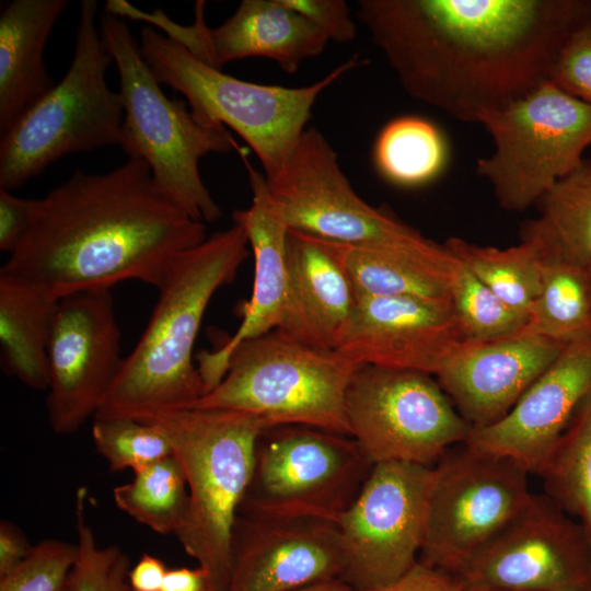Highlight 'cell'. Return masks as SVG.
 I'll return each mask as SVG.
<instances>
[{"label": "cell", "mask_w": 591, "mask_h": 591, "mask_svg": "<svg viewBox=\"0 0 591 591\" xmlns=\"http://www.w3.org/2000/svg\"><path fill=\"white\" fill-rule=\"evenodd\" d=\"M566 346L525 328L495 340H463L437 381L472 428L488 426L513 407Z\"/></svg>", "instance_id": "20"}, {"label": "cell", "mask_w": 591, "mask_h": 591, "mask_svg": "<svg viewBox=\"0 0 591 591\" xmlns=\"http://www.w3.org/2000/svg\"><path fill=\"white\" fill-rule=\"evenodd\" d=\"M328 38L282 0H243L224 23L209 31L208 65L264 57L288 73L318 56Z\"/></svg>", "instance_id": "24"}, {"label": "cell", "mask_w": 591, "mask_h": 591, "mask_svg": "<svg viewBox=\"0 0 591 591\" xmlns=\"http://www.w3.org/2000/svg\"><path fill=\"white\" fill-rule=\"evenodd\" d=\"M443 244L496 296L529 318L545 255L536 236L523 233L520 244L507 248L479 246L454 236Z\"/></svg>", "instance_id": "28"}, {"label": "cell", "mask_w": 591, "mask_h": 591, "mask_svg": "<svg viewBox=\"0 0 591 591\" xmlns=\"http://www.w3.org/2000/svg\"><path fill=\"white\" fill-rule=\"evenodd\" d=\"M317 27L328 40L350 43L357 34L356 24L343 0H282Z\"/></svg>", "instance_id": "39"}, {"label": "cell", "mask_w": 591, "mask_h": 591, "mask_svg": "<svg viewBox=\"0 0 591 591\" xmlns=\"http://www.w3.org/2000/svg\"><path fill=\"white\" fill-rule=\"evenodd\" d=\"M466 588V587H465ZM466 591H494V590H485V589H475V588H466Z\"/></svg>", "instance_id": "47"}, {"label": "cell", "mask_w": 591, "mask_h": 591, "mask_svg": "<svg viewBox=\"0 0 591 591\" xmlns=\"http://www.w3.org/2000/svg\"><path fill=\"white\" fill-rule=\"evenodd\" d=\"M297 591H355L351 587L341 580H334L325 583H320Z\"/></svg>", "instance_id": "45"}, {"label": "cell", "mask_w": 591, "mask_h": 591, "mask_svg": "<svg viewBox=\"0 0 591 591\" xmlns=\"http://www.w3.org/2000/svg\"><path fill=\"white\" fill-rule=\"evenodd\" d=\"M332 243L357 296L410 298L451 306L459 259L444 244L425 236L375 245Z\"/></svg>", "instance_id": "23"}, {"label": "cell", "mask_w": 591, "mask_h": 591, "mask_svg": "<svg viewBox=\"0 0 591 591\" xmlns=\"http://www.w3.org/2000/svg\"><path fill=\"white\" fill-rule=\"evenodd\" d=\"M40 198H23L0 189V250L12 254L37 217Z\"/></svg>", "instance_id": "40"}, {"label": "cell", "mask_w": 591, "mask_h": 591, "mask_svg": "<svg viewBox=\"0 0 591 591\" xmlns=\"http://www.w3.org/2000/svg\"><path fill=\"white\" fill-rule=\"evenodd\" d=\"M452 575L475 589L591 591V548L577 520L547 495L533 494Z\"/></svg>", "instance_id": "15"}, {"label": "cell", "mask_w": 591, "mask_h": 591, "mask_svg": "<svg viewBox=\"0 0 591 591\" xmlns=\"http://www.w3.org/2000/svg\"><path fill=\"white\" fill-rule=\"evenodd\" d=\"M24 533L12 522L2 520L0 523V576L16 566L30 552Z\"/></svg>", "instance_id": "42"}, {"label": "cell", "mask_w": 591, "mask_h": 591, "mask_svg": "<svg viewBox=\"0 0 591 591\" xmlns=\"http://www.w3.org/2000/svg\"><path fill=\"white\" fill-rule=\"evenodd\" d=\"M246 167L252 204L247 209L234 210L232 220L244 229L253 252V291L240 309L241 323L236 331L213 350H202L195 357L205 394L223 379L229 357L239 344L279 328L287 304L289 229L266 197L264 174L248 163Z\"/></svg>", "instance_id": "21"}, {"label": "cell", "mask_w": 591, "mask_h": 591, "mask_svg": "<svg viewBox=\"0 0 591 591\" xmlns=\"http://www.w3.org/2000/svg\"><path fill=\"white\" fill-rule=\"evenodd\" d=\"M123 512L159 534H174L184 524L189 497L182 465L172 454L138 472L113 490Z\"/></svg>", "instance_id": "32"}, {"label": "cell", "mask_w": 591, "mask_h": 591, "mask_svg": "<svg viewBox=\"0 0 591 591\" xmlns=\"http://www.w3.org/2000/svg\"><path fill=\"white\" fill-rule=\"evenodd\" d=\"M58 301L0 273V361L3 372L38 391L48 389L47 343Z\"/></svg>", "instance_id": "26"}, {"label": "cell", "mask_w": 591, "mask_h": 591, "mask_svg": "<svg viewBox=\"0 0 591 591\" xmlns=\"http://www.w3.org/2000/svg\"><path fill=\"white\" fill-rule=\"evenodd\" d=\"M451 308L465 340L488 341L523 331L528 316L485 286L462 262L452 283Z\"/></svg>", "instance_id": "33"}, {"label": "cell", "mask_w": 591, "mask_h": 591, "mask_svg": "<svg viewBox=\"0 0 591 591\" xmlns=\"http://www.w3.org/2000/svg\"><path fill=\"white\" fill-rule=\"evenodd\" d=\"M92 439L111 472H138L173 454L166 438L153 426L127 418L94 419Z\"/></svg>", "instance_id": "35"}, {"label": "cell", "mask_w": 591, "mask_h": 591, "mask_svg": "<svg viewBox=\"0 0 591 591\" xmlns=\"http://www.w3.org/2000/svg\"><path fill=\"white\" fill-rule=\"evenodd\" d=\"M161 591H215L209 572L197 565L195 568L167 569Z\"/></svg>", "instance_id": "44"}, {"label": "cell", "mask_w": 591, "mask_h": 591, "mask_svg": "<svg viewBox=\"0 0 591 591\" xmlns=\"http://www.w3.org/2000/svg\"><path fill=\"white\" fill-rule=\"evenodd\" d=\"M373 465L350 436L301 425L266 428L237 513L336 522Z\"/></svg>", "instance_id": "10"}, {"label": "cell", "mask_w": 591, "mask_h": 591, "mask_svg": "<svg viewBox=\"0 0 591 591\" xmlns=\"http://www.w3.org/2000/svg\"><path fill=\"white\" fill-rule=\"evenodd\" d=\"M449 147L442 131L419 116L390 120L378 135L373 162L390 183L418 187L436 179L445 169Z\"/></svg>", "instance_id": "30"}, {"label": "cell", "mask_w": 591, "mask_h": 591, "mask_svg": "<svg viewBox=\"0 0 591 591\" xmlns=\"http://www.w3.org/2000/svg\"><path fill=\"white\" fill-rule=\"evenodd\" d=\"M586 268H587L589 283H590V290H591V263Z\"/></svg>", "instance_id": "46"}, {"label": "cell", "mask_w": 591, "mask_h": 591, "mask_svg": "<svg viewBox=\"0 0 591 591\" xmlns=\"http://www.w3.org/2000/svg\"><path fill=\"white\" fill-rule=\"evenodd\" d=\"M78 554L69 576L70 591H130L129 556L117 545L100 547L85 518L86 489L76 496Z\"/></svg>", "instance_id": "34"}, {"label": "cell", "mask_w": 591, "mask_h": 591, "mask_svg": "<svg viewBox=\"0 0 591 591\" xmlns=\"http://www.w3.org/2000/svg\"><path fill=\"white\" fill-rule=\"evenodd\" d=\"M247 245L244 229L233 223L177 256L157 288L158 301L142 335L94 419L139 421L188 408L205 394L195 341L209 302L233 281L248 256Z\"/></svg>", "instance_id": "3"}, {"label": "cell", "mask_w": 591, "mask_h": 591, "mask_svg": "<svg viewBox=\"0 0 591 591\" xmlns=\"http://www.w3.org/2000/svg\"><path fill=\"white\" fill-rule=\"evenodd\" d=\"M363 591H466V588L454 575L418 560L393 583Z\"/></svg>", "instance_id": "41"}, {"label": "cell", "mask_w": 591, "mask_h": 591, "mask_svg": "<svg viewBox=\"0 0 591 591\" xmlns=\"http://www.w3.org/2000/svg\"><path fill=\"white\" fill-rule=\"evenodd\" d=\"M67 0H13L0 14V132L54 85L44 49Z\"/></svg>", "instance_id": "25"}, {"label": "cell", "mask_w": 591, "mask_h": 591, "mask_svg": "<svg viewBox=\"0 0 591 591\" xmlns=\"http://www.w3.org/2000/svg\"><path fill=\"white\" fill-rule=\"evenodd\" d=\"M343 572L335 522L237 513L227 591H297L341 580Z\"/></svg>", "instance_id": "17"}, {"label": "cell", "mask_w": 591, "mask_h": 591, "mask_svg": "<svg viewBox=\"0 0 591 591\" xmlns=\"http://www.w3.org/2000/svg\"><path fill=\"white\" fill-rule=\"evenodd\" d=\"M530 473L517 462L467 447L432 466L419 560L452 573L530 500Z\"/></svg>", "instance_id": "12"}, {"label": "cell", "mask_w": 591, "mask_h": 591, "mask_svg": "<svg viewBox=\"0 0 591 591\" xmlns=\"http://www.w3.org/2000/svg\"><path fill=\"white\" fill-rule=\"evenodd\" d=\"M96 15L97 2L83 0L69 69L1 135L0 189H18L67 154L120 147L124 107L106 82L113 59Z\"/></svg>", "instance_id": "6"}, {"label": "cell", "mask_w": 591, "mask_h": 591, "mask_svg": "<svg viewBox=\"0 0 591 591\" xmlns=\"http://www.w3.org/2000/svg\"><path fill=\"white\" fill-rule=\"evenodd\" d=\"M494 142L476 171L500 207L524 211L582 163L591 147V104L546 82L507 107L483 114Z\"/></svg>", "instance_id": "9"}, {"label": "cell", "mask_w": 591, "mask_h": 591, "mask_svg": "<svg viewBox=\"0 0 591 591\" xmlns=\"http://www.w3.org/2000/svg\"><path fill=\"white\" fill-rule=\"evenodd\" d=\"M77 554V544L57 538L40 541L0 576V591H70L69 576Z\"/></svg>", "instance_id": "36"}, {"label": "cell", "mask_w": 591, "mask_h": 591, "mask_svg": "<svg viewBox=\"0 0 591 591\" xmlns=\"http://www.w3.org/2000/svg\"><path fill=\"white\" fill-rule=\"evenodd\" d=\"M357 16L412 97L478 123L546 82L588 0H360Z\"/></svg>", "instance_id": "1"}, {"label": "cell", "mask_w": 591, "mask_h": 591, "mask_svg": "<svg viewBox=\"0 0 591 591\" xmlns=\"http://www.w3.org/2000/svg\"><path fill=\"white\" fill-rule=\"evenodd\" d=\"M349 436L373 463L432 467L471 426L431 374L362 364L346 395Z\"/></svg>", "instance_id": "11"}, {"label": "cell", "mask_w": 591, "mask_h": 591, "mask_svg": "<svg viewBox=\"0 0 591 591\" xmlns=\"http://www.w3.org/2000/svg\"><path fill=\"white\" fill-rule=\"evenodd\" d=\"M157 186L146 162L102 174L77 170L40 198L37 217L0 273L58 301L124 280L158 288L173 262L207 239Z\"/></svg>", "instance_id": "2"}, {"label": "cell", "mask_w": 591, "mask_h": 591, "mask_svg": "<svg viewBox=\"0 0 591 591\" xmlns=\"http://www.w3.org/2000/svg\"><path fill=\"white\" fill-rule=\"evenodd\" d=\"M264 190L289 230L355 245L413 242L424 236L382 208L366 202L345 176L337 153L315 127L304 130Z\"/></svg>", "instance_id": "14"}, {"label": "cell", "mask_w": 591, "mask_h": 591, "mask_svg": "<svg viewBox=\"0 0 591 591\" xmlns=\"http://www.w3.org/2000/svg\"><path fill=\"white\" fill-rule=\"evenodd\" d=\"M287 262V304L277 329L306 345L336 350L357 293L332 241L289 230Z\"/></svg>", "instance_id": "22"}, {"label": "cell", "mask_w": 591, "mask_h": 591, "mask_svg": "<svg viewBox=\"0 0 591 591\" xmlns=\"http://www.w3.org/2000/svg\"><path fill=\"white\" fill-rule=\"evenodd\" d=\"M590 395L591 339H586L568 344L502 418L471 428L465 444L537 474Z\"/></svg>", "instance_id": "18"}, {"label": "cell", "mask_w": 591, "mask_h": 591, "mask_svg": "<svg viewBox=\"0 0 591 591\" xmlns=\"http://www.w3.org/2000/svg\"><path fill=\"white\" fill-rule=\"evenodd\" d=\"M463 340L449 305L357 296L336 350L361 364L437 375Z\"/></svg>", "instance_id": "19"}, {"label": "cell", "mask_w": 591, "mask_h": 591, "mask_svg": "<svg viewBox=\"0 0 591 591\" xmlns=\"http://www.w3.org/2000/svg\"><path fill=\"white\" fill-rule=\"evenodd\" d=\"M105 12L124 20H140L153 24L167 38L186 48L197 59L208 65L209 31L205 21V1L195 3V20L192 25H182L172 21L162 10L143 12L124 0H108Z\"/></svg>", "instance_id": "37"}, {"label": "cell", "mask_w": 591, "mask_h": 591, "mask_svg": "<svg viewBox=\"0 0 591 591\" xmlns=\"http://www.w3.org/2000/svg\"><path fill=\"white\" fill-rule=\"evenodd\" d=\"M99 26L119 77L120 147L128 159L147 163L158 188L189 217L204 223L218 220L221 210L201 178L199 162L211 152L231 151L233 139L223 126L201 123L182 101L164 94L126 20L104 12Z\"/></svg>", "instance_id": "5"}, {"label": "cell", "mask_w": 591, "mask_h": 591, "mask_svg": "<svg viewBox=\"0 0 591 591\" xmlns=\"http://www.w3.org/2000/svg\"><path fill=\"white\" fill-rule=\"evenodd\" d=\"M537 475L545 495L582 525L591 548V395Z\"/></svg>", "instance_id": "31"}, {"label": "cell", "mask_w": 591, "mask_h": 591, "mask_svg": "<svg viewBox=\"0 0 591 591\" xmlns=\"http://www.w3.org/2000/svg\"><path fill=\"white\" fill-rule=\"evenodd\" d=\"M549 82L591 104V18L575 28L561 46Z\"/></svg>", "instance_id": "38"}, {"label": "cell", "mask_w": 591, "mask_h": 591, "mask_svg": "<svg viewBox=\"0 0 591 591\" xmlns=\"http://www.w3.org/2000/svg\"><path fill=\"white\" fill-rule=\"evenodd\" d=\"M362 364L280 329L239 344L220 383L190 407L252 414L269 427L301 425L349 436L346 395Z\"/></svg>", "instance_id": "8"}, {"label": "cell", "mask_w": 591, "mask_h": 591, "mask_svg": "<svg viewBox=\"0 0 591 591\" xmlns=\"http://www.w3.org/2000/svg\"><path fill=\"white\" fill-rule=\"evenodd\" d=\"M526 331L571 344L591 339V290L587 268L545 252L538 294Z\"/></svg>", "instance_id": "29"}, {"label": "cell", "mask_w": 591, "mask_h": 591, "mask_svg": "<svg viewBox=\"0 0 591 591\" xmlns=\"http://www.w3.org/2000/svg\"><path fill=\"white\" fill-rule=\"evenodd\" d=\"M139 45L158 81L181 92L201 123L233 129L258 158L267 177L293 151L321 93L358 66L352 58L310 85L286 88L227 74L152 27L141 30Z\"/></svg>", "instance_id": "7"}, {"label": "cell", "mask_w": 591, "mask_h": 591, "mask_svg": "<svg viewBox=\"0 0 591 591\" xmlns=\"http://www.w3.org/2000/svg\"><path fill=\"white\" fill-rule=\"evenodd\" d=\"M139 421L166 438L185 475L189 505L175 536L209 572L215 591H227L233 525L253 475L257 440L269 426L252 414L196 407Z\"/></svg>", "instance_id": "4"}, {"label": "cell", "mask_w": 591, "mask_h": 591, "mask_svg": "<svg viewBox=\"0 0 591 591\" xmlns=\"http://www.w3.org/2000/svg\"><path fill=\"white\" fill-rule=\"evenodd\" d=\"M167 568L163 560L142 554L128 576L130 591H161Z\"/></svg>", "instance_id": "43"}, {"label": "cell", "mask_w": 591, "mask_h": 591, "mask_svg": "<svg viewBox=\"0 0 591 591\" xmlns=\"http://www.w3.org/2000/svg\"><path fill=\"white\" fill-rule=\"evenodd\" d=\"M124 360L111 290L58 300L47 343L46 399L56 434H71L96 416Z\"/></svg>", "instance_id": "16"}, {"label": "cell", "mask_w": 591, "mask_h": 591, "mask_svg": "<svg viewBox=\"0 0 591 591\" xmlns=\"http://www.w3.org/2000/svg\"><path fill=\"white\" fill-rule=\"evenodd\" d=\"M540 217L523 233L536 236L547 254L586 268L591 263V163L558 181L537 202Z\"/></svg>", "instance_id": "27"}, {"label": "cell", "mask_w": 591, "mask_h": 591, "mask_svg": "<svg viewBox=\"0 0 591 591\" xmlns=\"http://www.w3.org/2000/svg\"><path fill=\"white\" fill-rule=\"evenodd\" d=\"M432 467L383 462L336 520L344 554L341 581L355 591L389 586L419 560Z\"/></svg>", "instance_id": "13"}]
</instances>
